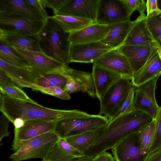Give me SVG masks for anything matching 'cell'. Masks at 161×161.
<instances>
[{
	"label": "cell",
	"mask_w": 161,
	"mask_h": 161,
	"mask_svg": "<svg viewBox=\"0 0 161 161\" xmlns=\"http://www.w3.org/2000/svg\"><path fill=\"white\" fill-rule=\"evenodd\" d=\"M157 1V0L147 1L146 5L147 18L158 15L161 13V11L158 7Z\"/></svg>",
	"instance_id": "38"
},
{
	"label": "cell",
	"mask_w": 161,
	"mask_h": 161,
	"mask_svg": "<svg viewBox=\"0 0 161 161\" xmlns=\"http://www.w3.org/2000/svg\"><path fill=\"white\" fill-rule=\"evenodd\" d=\"M10 122L9 119L4 114H2L0 117V141L3 139L8 136L10 134L9 132L8 125Z\"/></svg>",
	"instance_id": "37"
},
{
	"label": "cell",
	"mask_w": 161,
	"mask_h": 161,
	"mask_svg": "<svg viewBox=\"0 0 161 161\" xmlns=\"http://www.w3.org/2000/svg\"><path fill=\"white\" fill-rule=\"evenodd\" d=\"M131 15L124 0H99L96 21L110 26L130 20Z\"/></svg>",
	"instance_id": "7"
},
{
	"label": "cell",
	"mask_w": 161,
	"mask_h": 161,
	"mask_svg": "<svg viewBox=\"0 0 161 161\" xmlns=\"http://www.w3.org/2000/svg\"><path fill=\"white\" fill-rule=\"evenodd\" d=\"M92 158L85 156L82 157L75 158L72 161H92Z\"/></svg>",
	"instance_id": "47"
},
{
	"label": "cell",
	"mask_w": 161,
	"mask_h": 161,
	"mask_svg": "<svg viewBox=\"0 0 161 161\" xmlns=\"http://www.w3.org/2000/svg\"><path fill=\"white\" fill-rule=\"evenodd\" d=\"M103 127L96 130L85 132L64 139L75 148L83 152L94 143L99 132Z\"/></svg>",
	"instance_id": "27"
},
{
	"label": "cell",
	"mask_w": 161,
	"mask_h": 161,
	"mask_svg": "<svg viewBox=\"0 0 161 161\" xmlns=\"http://www.w3.org/2000/svg\"><path fill=\"white\" fill-rule=\"evenodd\" d=\"M99 0H66L54 15L69 16L91 20L96 22Z\"/></svg>",
	"instance_id": "14"
},
{
	"label": "cell",
	"mask_w": 161,
	"mask_h": 161,
	"mask_svg": "<svg viewBox=\"0 0 161 161\" xmlns=\"http://www.w3.org/2000/svg\"><path fill=\"white\" fill-rule=\"evenodd\" d=\"M161 115V106L160 107V109H159V112L158 114V115L156 118L158 117L159 116H160Z\"/></svg>",
	"instance_id": "51"
},
{
	"label": "cell",
	"mask_w": 161,
	"mask_h": 161,
	"mask_svg": "<svg viewBox=\"0 0 161 161\" xmlns=\"http://www.w3.org/2000/svg\"><path fill=\"white\" fill-rule=\"evenodd\" d=\"M0 93L7 95L13 98L31 102H34L30 98L20 87L14 86H0Z\"/></svg>",
	"instance_id": "33"
},
{
	"label": "cell",
	"mask_w": 161,
	"mask_h": 161,
	"mask_svg": "<svg viewBox=\"0 0 161 161\" xmlns=\"http://www.w3.org/2000/svg\"><path fill=\"white\" fill-rule=\"evenodd\" d=\"M135 87L133 86L130 90L121 107L119 115L127 114L136 110L134 107Z\"/></svg>",
	"instance_id": "35"
},
{
	"label": "cell",
	"mask_w": 161,
	"mask_h": 161,
	"mask_svg": "<svg viewBox=\"0 0 161 161\" xmlns=\"http://www.w3.org/2000/svg\"><path fill=\"white\" fill-rule=\"evenodd\" d=\"M113 49L101 41L70 44L69 62L93 63L102 55Z\"/></svg>",
	"instance_id": "11"
},
{
	"label": "cell",
	"mask_w": 161,
	"mask_h": 161,
	"mask_svg": "<svg viewBox=\"0 0 161 161\" xmlns=\"http://www.w3.org/2000/svg\"><path fill=\"white\" fill-rule=\"evenodd\" d=\"M52 17L64 32L69 34L96 23L91 20L72 16L54 15Z\"/></svg>",
	"instance_id": "26"
},
{
	"label": "cell",
	"mask_w": 161,
	"mask_h": 161,
	"mask_svg": "<svg viewBox=\"0 0 161 161\" xmlns=\"http://www.w3.org/2000/svg\"><path fill=\"white\" fill-rule=\"evenodd\" d=\"M134 23L135 20H129L109 26L108 33L101 42L113 49L119 48L123 44Z\"/></svg>",
	"instance_id": "24"
},
{
	"label": "cell",
	"mask_w": 161,
	"mask_h": 161,
	"mask_svg": "<svg viewBox=\"0 0 161 161\" xmlns=\"http://www.w3.org/2000/svg\"><path fill=\"white\" fill-rule=\"evenodd\" d=\"M153 119L136 110L118 115L102 128L94 143L84 151L85 156L93 159L128 135L138 132Z\"/></svg>",
	"instance_id": "1"
},
{
	"label": "cell",
	"mask_w": 161,
	"mask_h": 161,
	"mask_svg": "<svg viewBox=\"0 0 161 161\" xmlns=\"http://www.w3.org/2000/svg\"><path fill=\"white\" fill-rule=\"evenodd\" d=\"M64 75L67 79L63 90L70 94L81 91L86 92L90 97H96L95 87L92 73L77 70L68 65L64 67Z\"/></svg>",
	"instance_id": "10"
},
{
	"label": "cell",
	"mask_w": 161,
	"mask_h": 161,
	"mask_svg": "<svg viewBox=\"0 0 161 161\" xmlns=\"http://www.w3.org/2000/svg\"><path fill=\"white\" fill-rule=\"evenodd\" d=\"M0 110L12 123L17 118H22L25 121L40 119L55 121L64 118L88 114L76 109L65 110L48 108L35 101L17 99L1 93Z\"/></svg>",
	"instance_id": "2"
},
{
	"label": "cell",
	"mask_w": 161,
	"mask_h": 161,
	"mask_svg": "<svg viewBox=\"0 0 161 161\" xmlns=\"http://www.w3.org/2000/svg\"><path fill=\"white\" fill-rule=\"evenodd\" d=\"M156 120L153 119L137 133L139 143L142 153L148 155L153 138Z\"/></svg>",
	"instance_id": "30"
},
{
	"label": "cell",
	"mask_w": 161,
	"mask_h": 161,
	"mask_svg": "<svg viewBox=\"0 0 161 161\" xmlns=\"http://www.w3.org/2000/svg\"><path fill=\"white\" fill-rule=\"evenodd\" d=\"M25 120L21 118H17L14 119L12 123L14 127L15 130L19 129L24 125Z\"/></svg>",
	"instance_id": "46"
},
{
	"label": "cell",
	"mask_w": 161,
	"mask_h": 161,
	"mask_svg": "<svg viewBox=\"0 0 161 161\" xmlns=\"http://www.w3.org/2000/svg\"><path fill=\"white\" fill-rule=\"evenodd\" d=\"M13 48L28 63L30 67L28 69L52 71L61 69L66 65L42 52Z\"/></svg>",
	"instance_id": "17"
},
{
	"label": "cell",
	"mask_w": 161,
	"mask_h": 161,
	"mask_svg": "<svg viewBox=\"0 0 161 161\" xmlns=\"http://www.w3.org/2000/svg\"><path fill=\"white\" fill-rule=\"evenodd\" d=\"M92 74L96 97L99 100L114 83L122 78H125L120 74L95 64L93 66Z\"/></svg>",
	"instance_id": "22"
},
{
	"label": "cell",
	"mask_w": 161,
	"mask_h": 161,
	"mask_svg": "<svg viewBox=\"0 0 161 161\" xmlns=\"http://www.w3.org/2000/svg\"><path fill=\"white\" fill-rule=\"evenodd\" d=\"M58 141L42 161H72L76 158L69 154Z\"/></svg>",
	"instance_id": "32"
},
{
	"label": "cell",
	"mask_w": 161,
	"mask_h": 161,
	"mask_svg": "<svg viewBox=\"0 0 161 161\" xmlns=\"http://www.w3.org/2000/svg\"><path fill=\"white\" fill-rule=\"evenodd\" d=\"M160 75L136 87L135 91L134 107L136 110L144 113L156 119L160 107L156 99L155 91Z\"/></svg>",
	"instance_id": "8"
},
{
	"label": "cell",
	"mask_w": 161,
	"mask_h": 161,
	"mask_svg": "<svg viewBox=\"0 0 161 161\" xmlns=\"http://www.w3.org/2000/svg\"><path fill=\"white\" fill-rule=\"evenodd\" d=\"M146 161H161V149L149 154Z\"/></svg>",
	"instance_id": "43"
},
{
	"label": "cell",
	"mask_w": 161,
	"mask_h": 161,
	"mask_svg": "<svg viewBox=\"0 0 161 161\" xmlns=\"http://www.w3.org/2000/svg\"><path fill=\"white\" fill-rule=\"evenodd\" d=\"M28 3L34 7L46 19L48 16L45 9V0H27Z\"/></svg>",
	"instance_id": "39"
},
{
	"label": "cell",
	"mask_w": 161,
	"mask_h": 161,
	"mask_svg": "<svg viewBox=\"0 0 161 161\" xmlns=\"http://www.w3.org/2000/svg\"><path fill=\"white\" fill-rule=\"evenodd\" d=\"M0 17H15L37 21L45 19L27 0H0Z\"/></svg>",
	"instance_id": "13"
},
{
	"label": "cell",
	"mask_w": 161,
	"mask_h": 161,
	"mask_svg": "<svg viewBox=\"0 0 161 161\" xmlns=\"http://www.w3.org/2000/svg\"><path fill=\"white\" fill-rule=\"evenodd\" d=\"M159 15L161 17V13H160Z\"/></svg>",
	"instance_id": "52"
},
{
	"label": "cell",
	"mask_w": 161,
	"mask_h": 161,
	"mask_svg": "<svg viewBox=\"0 0 161 161\" xmlns=\"http://www.w3.org/2000/svg\"><path fill=\"white\" fill-rule=\"evenodd\" d=\"M0 59L10 65L28 68L30 65L27 61L12 48L0 40Z\"/></svg>",
	"instance_id": "28"
},
{
	"label": "cell",
	"mask_w": 161,
	"mask_h": 161,
	"mask_svg": "<svg viewBox=\"0 0 161 161\" xmlns=\"http://www.w3.org/2000/svg\"><path fill=\"white\" fill-rule=\"evenodd\" d=\"M157 3L158 7L161 11V0H157Z\"/></svg>",
	"instance_id": "50"
},
{
	"label": "cell",
	"mask_w": 161,
	"mask_h": 161,
	"mask_svg": "<svg viewBox=\"0 0 161 161\" xmlns=\"http://www.w3.org/2000/svg\"><path fill=\"white\" fill-rule=\"evenodd\" d=\"M130 79L123 78L112 85L99 99V114L110 121L119 115L121 107L133 86Z\"/></svg>",
	"instance_id": "5"
},
{
	"label": "cell",
	"mask_w": 161,
	"mask_h": 161,
	"mask_svg": "<svg viewBox=\"0 0 161 161\" xmlns=\"http://www.w3.org/2000/svg\"><path fill=\"white\" fill-rule=\"evenodd\" d=\"M127 8L131 15L132 13L136 10V4L135 0H124Z\"/></svg>",
	"instance_id": "45"
},
{
	"label": "cell",
	"mask_w": 161,
	"mask_h": 161,
	"mask_svg": "<svg viewBox=\"0 0 161 161\" xmlns=\"http://www.w3.org/2000/svg\"><path fill=\"white\" fill-rule=\"evenodd\" d=\"M131 80L133 72L126 57L118 48L113 49L105 53L93 63Z\"/></svg>",
	"instance_id": "15"
},
{
	"label": "cell",
	"mask_w": 161,
	"mask_h": 161,
	"mask_svg": "<svg viewBox=\"0 0 161 161\" xmlns=\"http://www.w3.org/2000/svg\"><path fill=\"white\" fill-rule=\"evenodd\" d=\"M92 161H116L109 153L104 151L94 158Z\"/></svg>",
	"instance_id": "42"
},
{
	"label": "cell",
	"mask_w": 161,
	"mask_h": 161,
	"mask_svg": "<svg viewBox=\"0 0 161 161\" xmlns=\"http://www.w3.org/2000/svg\"><path fill=\"white\" fill-rule=\"evenodd\" d=\"M146 22L153 39L161 35V17L159 14L147 18Z\"/></svg>",
	"instance_id": "34"
},
{
	"label": "cell",
	"mask_w": 161,
	"mask_h": 161,
	"mask_svg": "<svg viewBox=\"0 0 161 161\" xmlns=\"http://www.w3.org/2000/svg\"><path fill=\"white\" fill-rule=\"evenodd\" d=\"M0 69L10 77L30 83H34V79L31 71L27 68L10 65L0 59Z\"/></svg>",
	"instance_id": "31"
},
{
	"label": "cell",
	"mask_w": 161,
	"mask_h": 161,
	"mask_svg": "<svg viewBox=\"0 0 161 161\" xmlns=\"http://www.w3.org/2000/svg\"><path fill=\"white\" fill-rule=\"evenodd\" d=\"M146 20L145 14L140 15L135 20L123 45H155Z\"/></svg>",
	"instance_id": "21"
},
{
	"label": "cell",
	"mask_w": 161,
	"mask_h": 161,
	"mask_svg": "<svg viewBox=\"0 0 161 161\" xmlns=\"http://www.w3.org/2000/svg\"><path fill=\"white\" fill-rule=\"evenodd\" d=\"M153 40L156 45L161 49V35L154 38Z\"/></svg>",
	"instance_id": "48"
},
{
	"label": "cell",
	"mask_w": 161,
	"mask_h": 161,
	"mask_svg": "<svg viewBox=\"0 0 161 161\" xmlns=\"http://www.w3.org/2000/svg\"><path fill=\"white\" fill-rule=\"evenodd\" d=\"M10 77L13 81L20 87L31 88L33 91H40L42 93L52 95L64 100H69L71 99L70 95L60 87L57 86L43 87L11 77Z\"/></svg>",
	"instance_id": "29"
},
{
	"label": "cell",
	"mask_w": 161,
	"mask_h": 161,
	"mask_svg": "<svg viewBox=\"0 0 161 161\" xmlns=\"http://www.w3.org/2000/svg\"><path fill=\"white\" fill-rule=\"evenodd\" d=\"M156 119V128L149 154L161 149V115Z\"/></svg>",
	"instance_id": "36"
},
{
	"label": "cell",
	"mask_w": 161,
	"mask_h": 161,
	"mask_svg": "<svg viewBox=\"0 0 161 161\" xmlns=\"http://www.w3.org/2000/svg\"><path fill=\"white\" fill-rule=\"evenodd\" d=\"M64 66L61 69L52 71L32 72L35 79L34 84L43 87L57 86L63 89L67 80L64 75Z\"/></svg>",
	"instance_id": "25"
},
{
	"label": "cell",
	"mask_w": 161,
	"mask_h": 161,
	"mask_svg": "<svg viewBox=\"0 0 161 161\" xmlns=\"http://www.w3.org/2000/svg\"><path fill=\"white\" fill-rule=\"evenodd\" d=\"M136 4V10L139 12L140 15L144 14L146 8V3L144 0H135Z\"/></svg>",
	"instance_id": "44"
},
{
	"label": "cell",
	"mask_w": 161,
	"mask_h": 161,
	"mask_svg": "<svg viewBox=\"0 0 161 161\" xmlns=\"http://www.w3.org/2000/svg\"><path fill=\"white\" fill-rule=\"evenodd\" d=\"M155 46L122 45L118 48L128 59L134 74L144 64Z\"/></svg>",
	"instance_id": "20"
},
{
	"label": "cell",
	"mask_w": 161,
	"mask_h": 161,
	"mask_svg": "<svg viewBox=\"0 0 161 161\" xmlns=\"http://www.w3.org/2000/svg\"><path fill=\"white\" fill-rule=\"evenodd\" d=\"M46 7L51 8L53 12L58 10L66 0H45Z\"/></svg>",
	"instance_id": "41"
},
{
	"label": "cell",
	"mask_w": 161,
	"mask_h": 161,
	"mask_svg": "<svg viewBox=\"0 0 161 161\" xmlns=\"http://www.w3.org/2000/svg\"><path fill=\"white\" fill-rule=\"evenodd\" d=\"M109 122L108 118L99 114L66 117L55 121L53 131L59 138H65L98 130Z\"/></svg>",
	"instance_id": "4"
},
{
	"label": "cell",
	"mask_w": 161,
	"mask_h": 161,
	"mask_svg": "<svg viewBox=\"0 0 161 161\" xmlns=\"http://www.w3.org/2000/svg\"><path fill=\"white\" fill-rule=\"evenodd\" d=\"M59 138L53 131L32 138L24 142L9 157L12 161L45 158Z\"/></svg>",
	"instance_id": "6"
},
{
	"label": "cell",
	"mask_w": 161,
	"mask_h": 161,
	"mask_svg": "<svg viewBox=\"0 0 161 161\" xmlns=\"http://www.w3.org/2000/svg\"><path fill=\"white\" fill-rule=\"evenodd\" d=\"M109 26L97 23L69 34L70 44H77L101 41L110 30Z\"/></svg>",
	"instance_id": "19"
},
{
	"label": "cell",
	"mask_w": 161,
	"mask_h": 161,
	"mask_svg": "<svg viewBox=\"0 0 161 161\" xmlns=\"http://www.w3.org/2000/svg\"><path fill=\"white\" fill-rule=\"evenodd\" d=\"M55 121L40 119L25 120L20 128L14 129L12 150L16 151L26 141L45 133L53 131Z\"/></svg>",
	"instance_id": "9"
},
{
	"label": "cell",
	"mask_w": 161,
	"mask_h": 161,
	"mask_svg": "<svg viewBox=\"0 0 161 161\" xmlns=\"http://www.w3.org/2000/svg\"><path fill=\"white\" fill-rule=\"evenodd\" d=\"M156 48L157 51V52L158 54L159 57L161 61V49L159 47L156 45Z\"/></svg>",
	"instance_id": "49"
},
{
	"label": "cell",
	"mask_w": 161,
	"mask_h": 161,
	"mask_svg": "<svg viewBox=\"0 0 161 161\" xmlns=\"http://www.w3.org/2000/svg\"><path fill=\"white\" fill-rule=\"evenodd\" d=\"M16 85L7 73L0 69V86H14Z\"/></svg>",
	"instance_id": "40"
},
{
	"label": "cell",
	"mask_w": 161,
	"mask_h": 161,
	"mask_svg": "<svg viewBox=\"0 0 161 161\" xmlns=\"http://www.w3.org/2000/svg\"><path fill=\"white\" fill-rule=\"evenodd\" d=\"M158 75H161V61L155 46L144 64L133 74L131 81L136 87Z\"/></svg>",
	"instance_id": "18"
},
{
	"label": "cell",
	"mask_w": 161,
	"mask_h": 161,
	"mask_svg": "<svg viewBox=\"0 0 161 161\" xmlns=\"http://www.w3.org/2000/svg\"><path fill=\"white\" fill-rule=\"evenodd\" d=\"M0 40L12 48L42 52L36 35L28 36L10 34L0 30Z\"/></svg>",
	"instance_id": "23"
},
{
	"label": "cell",
	"mask_w": 161,
	"mask_h": 161,
	"mask_svg": "<svg viewBox=\"0 0 161 161\" xmlns=\"http://www.w3.org/2000/svg\"><path fill=\"white\" fill-rule=\"evenodd\" d=\"M44 21L15 17H0V30L8 33L33 36L39 32Z\"/></svg>",
	"instance_id": "16"
},
{
	"label": "cell",
	"mask_w": 161,
	"mask_h": 161,
	"mask_svg": "<svg viewBox=\"0 0 161 161\" xmlns=\"http://www.w3.org/2000/svg\"><path fill=\"white\" fill-rule=\"evenodd\" d=\"M69 35L51 16L46 19L42 29L36 35L42 52L67 65L69 63Z\"/></svg>",
	"instance_id": "3"
},
{
	"label": "cell",
	"mask_w": 161,
	"mask_h": 161,
	"mask_svg": "<svg viewBox=\"0 0 161 161\" xmlns=\"http://www.w3.org/2000/svg\"><path fill=\"white\" fill-rule=\"evenodd\" d=\"M111 149L116 161H146L148 156L141 151L137 133L125 137Z\"/></svg>",
	"instance_id": "12"
}]
</instances>
